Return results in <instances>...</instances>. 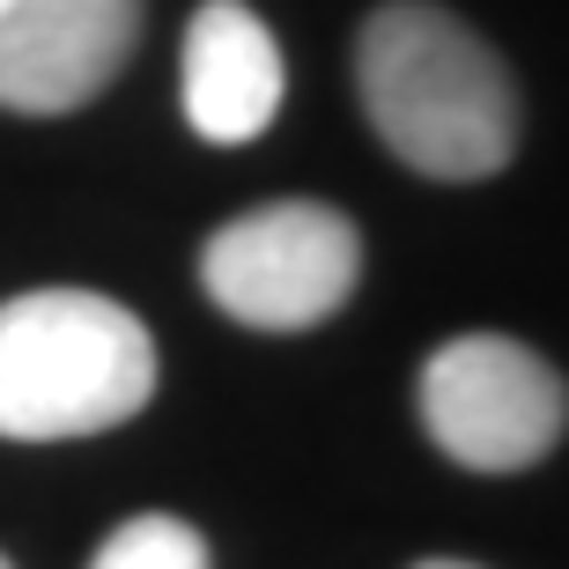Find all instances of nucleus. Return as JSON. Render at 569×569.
<instances>
[{
	"instance_id": "obj_6",
	"label": "nucleus",
	"mask_w": 569,
	"mask_h": 569,
	"mask_svg": "<svg viewBox=\"0 0 569 569\" xmlns=\"http://www.w3.org/2000/svg\"><path fill=\"white\" fill-rule=\"evenodd\" d=\"M289 67L274 30L244 0H200L186 22V60H178V104L186 127L214 148H244L281 119Z\"/></svg>"
},
{
	"instance_id": "obj_1",
	"label": "nucleus",
	"mask_w": 569,
	"mask_h": 569,
	"mask_svg": "<svg viewBox=\"0 0 569 569\" xmlns=\"http://www.w3.org/2000/svg\"><path fill=\"white\" fill-rule=\"evenodd\" d=\"M356 89L407 170L473 186L518 156V82L503 52L437 0H385L356 38Z\"/></svg>"
},
{
	"instance_id": "obj_4",
	"label": "nucleus",
	"mask_w": 569,
	"mask_h": 569,
	"mask_svg": "<svg viewBox=\"0 0 569 569\" xmlns=\"http://www.w3.org/2000/svg\"><path fill=\"white\" fill-rule=\"evenodd\" d=\"M422 429L451 466L473 473H526L562 443L569 385L540 348L510 333H459L422 362L415 385Z\"/></svg>"
},
{
	"instance_id": "obj_9",
	"label": "nucleus",
	"mask_w": 569,
	"mask_h": 569,
	"mask_svg": "<svg viewBox=\"0 0 569 569\" xmlns=\"http://www.w3.org/2000/svg\"><path fill=\"white\" fill-rule=\"evenodd\" d=\"M0 569H16V562H8V555H0Z\"/></svg>"
},
{
	"instance_id": "obj_3",
	"label": "nucleus",
	"mask_w": 569,
	"mask_h": 569,
	"mask_svg": "<svg viewBox=\"0 0 569 569\" xmlns=\"http://www.w3.org/2000/svg\"><path fill=\"white\" fill-rule=\"evenodd\" d=\"M362 237L326 200H267L208 237L200 289L252 333H311L356 296Z\"/></svg>"
},
{
	"instance_id": "obj_5",
	"label": "nucleus",
	"mask_w": 569,
	"mask_h": 569,
	"mask_svg": "<svg viewBox=\"0 0 569 569\" xmlns=\"http://www.w3.org/2000/svg\"><path fill=\"white\" fill-rule=\"evenodd\" d=\"M141 44V0H8L0 16V111L60 119L104 97Z\"/></svg>"
},
{
	"instance_id": "obj_2",
	"label": "nucleus",
	"mask_w": 569,
	"mask_h": 569,
	"mask_svg": "<svg viewBox=\"0 0 569 569\" xmlns=\"http://www.w3.org/2000/svg\"><path fill=\"white\" fill-rule=\"evenodd\" d=\"M156 400V340L97 289H30L0 303V437H104Z\"/></svg>"
},
{
	"instance_id": "obj_8",
	"label": "nucleus",
	"mask_w": 569,
	"mask_h": 569,
	"mask_svg": "<svg viewBox=\"0 0 569 569\" xmlns=\"http://www.w3.org/2000/svg\"><path fill=\"white\" fill-rule=\"evenodd\" d=\"M415 569H481V562H459V555H429V562H415Z\"/></svg>"
},
{
	"instance_id": "obj_10",
	"label": "nucleus",
	"mask_w": 569,
	"mask_h": 569,
	"mask_svg": "<svg viewBox=\"0 0 569 569\" xmlns=\"http://www.w3.org/2000/svg\"><path fill=\"white\" fill-rule=\"evenodd\" d=\"M0 16H8V0H0Z\"/></svg>"
},
{
	"instance_id": "obj_7",
	"label": "nucleus",
	"mask_w": 569,
	"mask_h": 569,
	"mask_svg": "<svg viewBox=\"0 0 569 569\" xmlns=\"http://www.w3.org/2000/svg\"><path fill=\"white\" fill-rule=\"evenodd\" d=\"M89 569H208V540L170 510H141L89 555Z\"/></svg>"
}]
</instances>
